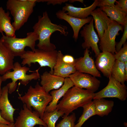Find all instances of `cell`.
Masks as SVG:
<instances>
[{"mask_svg":"<svg viewBox=\"0 0 127 127\" xmlns=\"http://www.w3.org/2000/svg\"><path fill=\"white\" fill-rule=\"evenodd\" d=\"M69 77L72 82L74 86L81 88H85L94 93L99 89L100 81L89 74L76 71L70 75Z\"/></svg>","mask_w":127,"mask_h":127,"instance_id":"12","label":"cell"},{"mask_svg":"<svg viewBox=\"0 0 127 127\" xmlns=\"http://www.w3.org/2000/svg\"><path fill=\"white\" fill-rule=\"evenodd\" d=\"M33 29V32L38 36L39 42L37 45L38 49L47 51L54 50L56 48L55 45L50 41L51 36L54 32L59 31L65 36L68 34L67 26L52 23L46 11L43 12L42 16H38V21Z\"/></svg>","mask_w":127,"mask_h":127,"instance_id":"1","label":"cell"},{"mask_svg":"<svg viewBox=\"0 0 127 127\" xmlns=\"http://www.w3.org/2000/svg\"><path fill=\"white\" fill-rule=\"evenodd\" d=\"M94 22L92 18L88 24H86L83 27L80 33L84 40L81 45L83 48L88 49L91 48L96 57L100 53L98 45L99 39L95 30Z\"/></svg>","mask_w":127,"mask_h":127,"instance_id":"11","label":"cell"},{"mask_svg":"<svg viewBox=\"0 0 127 127\" xmlns=\"http://www.w3.org/2000/svg\"><path fill=\"white\" fill-rule=\"evenodd\" d=\"M89 52V50L86 48L84 51L83 56L75 59V69L80 72L89 74L96 77H101L94 60L90 56Z\"/></svg>","mask_w":127,"mask_h":127,"instance_id":"13","label":"cell"},{"mask_svg":"<svg viewBox=\"0 0 127 127\" xmlns=\"http://www.w3.org/2000/svg\"><path fill=\"white\" fill-rule=\"evenodd\" d=\"M111 76L119 82L122 84H124L127 80L125 72L124 63L115 60Z\"/></svg>","mask_w":127,"mask_h":127,"instance_id":"27","label":"cell"},{"mask_svg":"<svg viewBox=\"0 0 127 127\" xmlns=\"http://www.w3.org/2000/svg\"><path fill=\"white\" fill-rule=\"evenodd\" d=\"M14 124L15 127H34L37 125L47 127L38 113L30 109L24 104L16 119Z\"/></svg>","mask_w":127,"mask_h":127,"instance_id":"10","label":"cell"},{"mask_svg":"<svg viewBox=\"0 0 127 127\" xmlns=\"http://www.w3.org/2000/svg\"><path fill=\"white\" fill-rule=\"evenodd\" d=\"M69 1V0H36V2H47V4L49 5L51 4H52L53 5H55L56 4H61L62 3L66 2Z\"/></svg>","mask_w":127,"mask_h":127,"instance_id":"34","label":"cell"},{"mask_svg":"<svg viewBox=\"0 0 127 127\" xmlns=\"http://www.w3.org/2000/svg\"><path fill=\"white\" fill-rule=\"evenodd\" d=\"M0 123H2L6 124H9L10 123L6 121L2 117L0 111Z\"/></svg>","mask_w":127,"mask_h":127,"instance_id":"37","label":"cell"},{"mask_svg":"<svg viewBox=\"0 0 127 127\" xmlns=\"http://www.w3.org/2000/svg\"><path fill=\"white\" fill-rule=\"evenodd\" d=\"M69 2L70 3H72L76 1H78L83 3V0H69Z\"/></svg>","mask_w":127,"mask_h":127,"instance_id":"39","label":"cell"},{"mask_svg":"<svg viewBox=\"0 0 127 127\" xmlns=\"http://www.w3.org/2000/svg\"><path fill=\"white\" fill-rule=\"evenodd\" d=\"M93 99L96 115L102 117L107 115L111 111L114 106L113 101L104 98Z\"/></svg>","mask_w":127,"mask_h":127,"instance_id":"25","label":"cell"},{"mask_svg":"<svg viewBox=\"0 0 127 127\" xmlns=\"http://www.w3.org/2000/svg\"><path fill=\"white\" fill-rule=\"evenodd\" d=\"M98 0H95L90 5L84 8L74 6L71 4L65 3L62 8L67 14L72 16L80 19H85L90 15L91 13L97 6Z\"/></svg>","mask_w":127,"mask_h":127,"instance_id":"20","label":"cell"},{"mask_svg":"<svg viewBox=\"0 0 127 127\" xmlns=\"http://www.w3.org/2000/svg\"><path fill=\"white\" fill-rule=\"evenodd\" d=\"M15 56L2 42L0 39V75L12 69Z\"/></svg>","mask_w":127,"mask_h":127,"instance_id":"21","label":"cell"},{"mask_svg":"<svg viewBox=\"0 0 127 127\" xmlns=\"http://www.w3.org/2000/svg\"><path fill=\"white\" fill-rule=\"evenodd\" d=\"M36 0H8L7 9L13 17L12 25L15 31L19 30L27 22L33 12Z\"/></svg>","mask_w":127,"mask_h":127,"instance_id":"4","label":"cell"},{"mask_svg":"<svg viewBox=\"0 0 127 127\" xmlns=\"http://www.w3.org/2000/svg\"><path fill=\"white\" fill-rule=\"evenodd\" d=\"M40 85L47 93L58 89L63 84L65 78L45 71L40 75Z\"/></svg>","mask_w":127,"mask_h":127,"instance_id":"18","label":"cell"},{"mask_svg":"<svg viewBox=\"0 0 127 127\" xmlns=\"http://www.w3.org/2000/svg\"><path fill=\"white\" fill-rule=\"evenodd\" d=\"M107 86L99 91L94 93L93 99L107 98H117L124 101L127 97V87L115 79L111 76L109 78Z\"/></svg>","mask_w":127,"mask_h":127,"instance_id":"9","label":"cell"},{"mask_svg":"<svg viewBox=\"0 0 127 127\" xmlns=\"http://www.w3.org/2000/svg\"><path fill=\"white\" fill-rule=\"evenodd\" d=\"M99 8L111 20L123 26L127 23V12L116 5L112 6L106 5Z\"/></svg>","mask_w":127,"mask_h":127,"instance_id":"23","label":"cell"},{"mask_svg":"<svg viewBox=\"0 0 127 127\" xmlns=\"http://www.w3.org/2000/svg\"><path fill=\"white\" fill-rule=\"evenodd\" d=\"M64 115L63 112L56 109L51 112L45 111L42 119L47 125V127H56V124L57 121Z\"/></svg>","mask_w":127,"mask_h":127,"instance_id":"28","label":"cell"},{"mask_svg":"<svg viewBox=\"0 0 127 127\" xmlns=\"http://www.w3.org/2000/svg\"><path fill=\"white\" fill-rule=\"evenodd\" d=\"M18 98L29 109L33 108L39 114L42 119L46 108L52 98L37 82L34 87L30 86L23 95L19 94Z\"/></svg>","mask_w":127,"mask_h":127,"instance_id":"3","label":"cell"},{"mask_svg":"<svg viewBox=\"0 0 127 127\" xmlns=\"http://www.w3.org/2000/svg\"><path fill=\"white\" fill-rule=\"evenodd\" d=\"M9 87L8 84L2 88L0 97V111L2 117L11 123H14L13 115L16 109L13 108L8 98Z\"/></svg>","mask_w":127,"mask_h":127,"instance_id":"16","label":"cell"},{"mask_svg":"<svg viewBox=\"0 0 127 127\" xmlns=\"http://www.w3.org/2000/svg\"><path fill=\"white\" fill-rule=\"evenodd\" d=\"M0 127H15L14 123H10L9 124L0 123Z\"/></svg>","mask_w":127,"mask_h":127,"instance_id":"36","label":"cell"},{"mask_svg":"<svg viewBox=\"0 0 127 127\" xmlns=\"http://www.w3.org/2000/svg\"><path fill=\"white\" fill-rule=\"evenodd\" d=\"M62 59L64 61L69 64L75 66V59L71 55H64L62 57Z\"/></svg>","mask_w":127,"mask_h":127,"instance_id":"33","label":"cell"},{"mask_svg":"<svg viewBox=\"0 0 127 127\" xmlns=\"http://www.w3.org/2000/svg\"><path fill=\"white\" fill-rule=\"evenodd\" d=\"M39 69L36 70L30 74H27V72L30 70L29 67L25 66H22L18 62L14 63L13 71H8L1 76L2 81L10 79L12 80L11 82L8 83L9 94H11L15 91L17 86V82L18 80L20 81L22 84L26 86L32 80L39 79L40 77Z\"/></svg>","mask_w":127,"mask_h":127,"instance_id":"6","label":"cell"},{"mask_svg":"<svg viewBox=\"0 0 127 127\" xmlns=\"http://www.w3.org/2000/svg\"><path fill=\"white\" fill-rule=\"evenodd\" d=\"M116 5L127 12V0H119L115 2Z\"/></svg>","mask_w":127,"mask_h":127,"instance_id":"35","label":"cell"},{"mask_svg":"<svg viewBox=\"0 0 127 127\" xmlns=\"http://www.w3.org/2000/svg\"><path fill=\"white\" fill-rule=\"evenodd\" d=\"M10 12H6L2 7H0V33L4 32L5 36L10 37H16V31L11 23Z\"/></svg>","mask_w":127,"mask_h":127,"instance_id":"24","label":"cell"},{"mask_svg":"<svg viewBox=\"0 0 127 127\" xmlns=\"http://www.w3.org/2000/svg\"><path fill=\"white\" fill-rule=\"evenodd\" d=\"M39 127H44L42 125H39Z\"/></svg>","mask_w":127,"mask_h":127,"instance_id":"41","label":"cell"},{"mask_svg":"<svg viewBox=\"0 0 127 127\" xmlns=\"http://www.w3.org/2000/svg\"><path fill=\"white\" fill-rule=\"evenodd\" d=\"M0 39L3 44L12 52L15 57H20L26 52L24 49L28 47L34 51L35 49L36 41L38 40L37 34L34 32H28L26 37L23 38L10 37L3 33Z\"/></svg>","mask_w":127,"mask_h":127,"instance_id":"7","label":"cell"},{"mask_svg":"<svg viewBox=\"0 0 127 127\" xmlns=\"http://www.w3.org/2000/svg\"><path fill=\"white\" fill-rule=\"evenodd\" d=\"M74 86L72 82L69 77L65 78L64 83L60 88L50 92L52 100L47 107L45 111L51 112L56 109L59 100L63 97L69 89Z\"/></svg>","mask_w":127,"mask_h":127,"instance_id":"17","label":"cell"},{"mask_svg":"<svg viewBox=\"0 0 127 127\" xmlns=\"http://www.w3.org/2000/svg\"><path fill=\"white\" fill-rule=\"evenodd\" d=\"M63 55L61 51H58L57 60L53 68V74L65 78L69 77L76 70L75 65L69 64L62 60Z\"/></svg>","mask_w":127,"mask_h":127,"instance_id":"22","label":"cell"},{"mask_svg":"<svg viewBox=\"0 0 127 127\" xmlns=\"http://www.w3.org/2000/svg\"><path fill=\"white\" fill-rule=\"evenodd\" d=\"M124 31L120 41L115 46L116 52L118 51L122 48V46L126 42L127 39V23L124 26Z\"/></svg>","mask_w":127,"mask_h":127,"instance_id":"31","label":"cell"},{"mask_svg":"<svg viewBox=\"0 0 127 127\" xmlns=\"http://www.w3.org/2000/svg\"><path fill=\"white\" fill-rule=\"evenodd\" d=\"M94 22V27L99 39L102 37L104 31L108 28L111 20L99 8L95 9L91 13Z\"/></svg>","mask_w":127,"mask_h":127,"instance_id":"19","label":"cell"},{"mask_svg":"<svg viewBox=\"0 0 127 127\" xmlns=\"http://www.w3.org/2000/svg\"><path fill=\"white\" fill-rule=\"evenodd\" d=\"M123 26L116 21L111 20L107 28L105 30L102 37L99 39V49L103 52H110L113 55L116 52L115 49L116 36L119 35V32H122Z\"/></svg>","mask_w":127,"mask_h":127,"instance_id":"8","label":"cell"},{"mask_svg":"<svg viewBox=\"0 0 127 127\" xmlns=\"http://www.w3.org/2000/svg\"><path fill=\"white\" fill-rule=\"evenodd\" d=\"M58 51L55 50L47 51L36 49L34 51H27L20 57L22 59L21 64L23 66L27 65L30 67L32 63H37L40 67L47 66L49 67V72L53 74V68L56 64Z\"/></svg>","mask_w":127,"mask_h":127,"instance_id":"5","label":"cell"},{"mask_svg":"<svg viewBox=\"0 0 127 127\" xmlns=\"http://www.w3.org/2000/svg\"><path fill=\"white\" fill-rule=\"evenodd\" d=\"M82 107V114L78 119L75 127H81L84 123L91 116L96 115L94 104L93 101L87 103Z\"/></svg>","mask_w":127,"mask_h":127,"instance_id":"26","label":"cell"},{"mask_svg":"<svg viewBox=\"0 0 127 127\" xmlns=\"http://www.w3.org/2000/svg\"><path fill=\"white\" fill-rule=\"evenodd\" d=\"M2 82L3 81L2 80L1 77L0 75V97L2 93V88H1V85Z\"/></svg>","mask_w":127,"mask_h":127,"instance_id":"40","label":"cell"},{"mask_svg":"<svg viewBox=\"0 0 127 127\" xmlns=\"http://www.w3.org/2000/svg\"><path fill=\"white\" fill-rule=\"evenodd\" d=\"M75 114L74 113L70 115H64L63 119L58 123L56 127H75L76 120Z\"/></svg>","mask_w":127,"mask_h":127,"instance_id":"29","label":"cell"},{"mask_svg":"<svg viewBox=\"0 0 127 127\" xmlns=\"http://www.w3.org/2000/svg\"><path fill=\"white\" fill-rule=\"evenodd\" d=\"M116 1V0H98L97 6L100 8L106 5L114 6Z\"/></svg>","mask_w":127,"mask_h":127,"instance_id":"32","label":"cell"},{"mask_svg":"<svg viewBox=\"0 0 127 127\" xmlns=\"http://www.w3.org/2000/svg\"><path fill=\"white\" fill-rule=\"evenodd\" d=\"M123 48L114 55L116 60L124 63L127 61V44L126 42Z\"/></svg>","mask_w":127,"mask_h":127,"instance_id":"30","label":"cell"},{"mask_svg":"<svg viewBox=\"0 0 127 127\" xmlns=\"http://www.w3.org/2000/svg\"><path fill=\"white\" fill-rule=\"evenodd\" d=\"M59 19L67 21L71 27L73 32V37L75 41L78 39L79 32L81 28L87 23H89L92 18L91 16L85 19H80L70 16L62 10L58 11L56 13Z\"/></svg>","mask_w":127,"mask_h":127,"instance_id":"15","label":"cell"},{"mask_svg":"<svg viewBox=\"0 0 127 127\" xmlns=\"http://www.w3.org/2000/svg\"><path fill=\"white\" fill-rule=\"evenodd\" d=\"M94 93L74 86L69 89L57 105V109L68 115L73 111L92 101Z\"/></svg>","mask_w":127,"mask_h":127,"instance_id":"2","label":"cell"},{"mask_svg":"<svg viewBox=\"0 0 127 127\" xmlns=\"http://www.w3.org/2000/svg\"><path fill=\"white\" fill-rule=\"evenodd\" d=\"M125 64V72L126 77L127 78V61L124 63Z\"/></svg>","mask_w":127,"mask_h":127,"instance_id":"38","label":"cell"},{"mask_svg":"<svg viewBox=\"0 0 127 127\" xmlns=\"http://www.w3.org/2000/svg\"><path fill=\"white\" fill-rule=\"evenodd\" d=\"M96 57L95 64L96 68L109 78L111 76L116 60L114 55L109 52H103Z\"/></svg>","mask_w":127,"mask_h":127,"instance_id":"14","label":"cell"}]
</instances>
